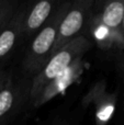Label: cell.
<instances>
[{"instance_id":"cell-3","label":"cell","mask_w":124,"mask_h":125,"mask_svg":"<svg viewBox=\"0 0 124 125\" xmlns=\"http://www.w3.org/2000/svg\"><path fill=\"white\" fill-rule=\"evenodd\" d=\"M93 3V0H77L70 4L59 25L53 55L72 40L80 36V32L85 26L86 20L88 19Z\"/></svg>"},{"instance_id":"cell-12","label":"cell","mask_w":124,"mask_h":125,"mask_svg":"<svg viewBox=\"0 0 124 125\" xmlns=\"http://www.w3.org/2000/svg\"><path fill=\"white\" fill-rule=\"evenodd\" d=\"M120 32H121V36H122V39H123V42H124V17H123V20H122V23H121Z\"/></svg>"},{"instance_id":"cell-6","label":"cell","mask_w":124,"mask_h":125,"mask_svg":"<svg viewBox=\"0 0 124 125\" xmlns=\"http://www.w3.org/2000/svg\"><path fill=\"white\" fill-rule=\"evenodd\" d=\"M25 9L17 10L12 14L9 23L0 33V59L4 58L17 45L18 41L22 36L23 22L26 14Z\"/></svg>"},{"instance_id":"cell-2","label":"cell","mask_w":124,"mask_h":125,"mask_svg":"<svg viewBox=\"0 0 124 125\" xmlns=\"http://www.w3.org/2000/svg\"><path fill=\"white\" fill-rule=\"evenodd\" d=\"M91 42L86 36L80 35L55 53L47 62V64L44 66V68L36 76H34L32 80L29 95L33 104L44 91V89L57 76L64 73L77 59L83 58V55L91 48Z\"/></svg>"},{"instance_id":"cell-5","label":"cell","mask_w":124,"mask_h":125,"mask_svg":"<svg viewBox=\"0 0 124 125\" xmlns=\"http://www.w3.org/2000/svg\"><path fill=\"white\" fill-rule=\"evenodd\" d=\"M58 2L42 0L34 4L30 11H26L23 22L22 36L31 37L35 32H39L52 18L56 9L58 8Z\"/></svg>"},{"instance_id":"cell-9","label":"cell","mask_w":124,"mask_h":125,"mask_svg":"<svg viewBox=\"0 0 124 125\" xmlns=\"http://www.w3.org/2000/svg\"><path fill=\"white\" fill-rule=\"evenodd\" d=\"M17 6V2L10 1V0H6L4 4L2 6V8L0 9V33L1 31L6 28V25L9 23L12 14L14 13V11Z\"/></svg>"},{"instance_id":"cell-14","label":"cell","mask_w":124,"mask_h":125,"mask_svg":"<svg viewBox=\"0 0 124 125\" xmlns=\"http://www.w3.org/2000/svg\"><path fill=\"white\" fill-rule=\"evenodd\" d=\"M2 87H3V86H2ZM0 89H1V88H0Z\"/></svg>"},{"instance_id":"cell-4","label":"cell","mask_w":124,"mask_h":125,"mask_svg":"<svg viewBox=\"0 0 124 125\" xmlns=\"http://www.w3.org/2000/svg\"><path fill=\"white\" fill-rule=\"evenodd\" d=\"M124 17V0H115L105 3L99 15V26L94 28V34L98 37L108 40L118 39L124 45L120 28Z\"/></svg>"},{"instance_id":"cell-11","label":"cell","mask_w":124,"mask_h":125,"mask_svg":"<svg viewBox=\"0 0 124 125\" xmlns=\"http://www.w3.org/2000/svg\"><path fill=\"white\" fill-rule=\"evenodd\" d=\"M51 125H69V123H68L65 119H63V117H58V119L55 120Z\"/></svg>"},{"instance_id":"cell-7","label":"cell","mask_w":124,"mask_h":125,"mask_svg":"<svg viewBox=\"0 0 124 125\" xmlns=\"http://www.w3.org/2000/svg\"><path fill=\"white\" fill-rule=\"evenodd\" d=\"M22 97V84L15 81L10 75L0 89V125L18 109Z\"/></svg>"},{"instance_id":"cell-8","label":"cell","mask_w":124,"mask_h":125,"mask_svg":"<svg viewBox=\"0 0 124 125\" xmlns=\"http://www.w3.org/2000/svg\"><path fill=\"white\" fill-rule=\"evenodd\" d=\"M81 59L79 58L77 59L72 66H69L67 69H66L64 73H62L59 76H57L45 89L44 91L41 93L37 100L34 102L35 106H40L42 103L46 102L47 100H50L53 95H55L56 93L61 92L64 88L70 84L77 77L79 76L81 71Z\"/></svg>"},{"instance_id":"cell-1","label":"cell","mask_w":124,"mask_h":125,"mask_svg":"<svg viewBox=\"0 0 124 125\" xmlns=\"http://www.w3.org/2000/svg\"><path fill=\"white\" fill-rule=\"evenodd\" d=\"M70 4L69 1L59 4L47 23L33 37L23 59V68L28 73L36 76L53 56L59 25Z\"/></svg>"},{"instance_id":"cell-13","label":"cell","mask_w":124,"mask_h":125,"mask_svg":"<svg viewBox=\"0 0 124 125\" xmlns=\"http://www.w3.org/2000/svg\"><path fill=\"white\" fill-rule=\"evenodd\" d=\"M4 2H6V0H0V9L2 8V6L4 4Z\"/></svg>"},{"instance_id":"cell-10","label":"cell","mask_w":124,"mask_h":125,"mask_svg":"<svg viewBox=\"0 0 124 125\" xmlns=\"http://www.w3.org/2000/svg\"><path fill=\"white\" fill-rule=\"evenodd\" d=\"M9 76H10V73L0 70V88H2V86H3L4 82L7 81V79L9 78Z\"/></svg>"}]
</instances>
